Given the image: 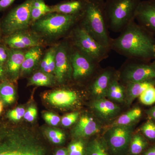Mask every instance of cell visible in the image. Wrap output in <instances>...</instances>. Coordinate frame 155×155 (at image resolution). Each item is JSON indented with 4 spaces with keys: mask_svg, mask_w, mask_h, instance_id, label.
Masks as SVG:
<instances>
[{
    "mask_svg": "<svg viewBox=\"0 0 155 155\" xmlns=\"http://www.w3.org/2000/svg\"><path fill=\"white\" fill-rule=\"evenodd\" d=\"M110 49L128 60L150 62L155 59L154 36L134 20L115 38Z\"/></svg>",
    "mask_w": 155,
    "mask_h": 155,
    "instance_id": "obj_1",
    "label": "cell"
},
{
    "mask_svg": "<svg viewBox=\"0 0 155 155\" xmlns=\"http://www.w3.org/2000/svg\"><path fill=\"white\" fill-rule=\"evenodd\" d=\"M0 155H45V150L30 132L8 129L0 130Z\"/></svg>",
    "mask_w": 155,
    "mask_h": 155,
    "instance_id": "obj_2",
    "label": "cell"
},
{
    "mask_svg": "<svg viewBox=\"0 0 155 155\" xmlns=\"http://www.w3.org/2000/svg\"><path fill=\"white\" fill-rule=\"evenodd\" d=\"M79 24L99 43L111 51V38L106 21L105 0H87Z\"/></svg>",
    "mask_w": 155,
    "mask_h": 155,
    "instance_id": "obj_3",
    "label": "cell"
},
{
    "mask_svg": "<svg viewBox=\"0 0 155 155\" xmlns=\"http://www.w3.org/2000/svg\"><path fill=\"white\" fill-rule=\"evenodd\" d=\"M141 0H105V11L108 29L121 32L135 20Z\"/></svg>",
    "mask_w": 155,
    "mask_h": 155,
    "instance_id": "obj_4",
    "label": "cell"
},
{
    "mask_svg": "<svg viewBox=\"0 0 155 155\" xmlns=\"http://www.w3.org/2000/svg\"><path fill=\"white\" fill-rule=\"evenodd\" d=\"M81 17L51 12L33 22L32 28L37 35L47 38H56L72 31L79 23Z\"/></svg>",
    "mask_w": 155,
    "mask_h": 155,
    "instance_id": "obj_5",
    "label": "cell"
},
{
    "mask_svg": "<svg viewBox=\"0 0 155 155\" xmlns=\"http://www.w3.org/2000/svg\"><path fill=\"white\" fill-rule=\"evenodd\" d=\"M34 0H25L11 9L0 20L3 36L18 31L25 30L32 23L31 11Z\"/></svg>",
    "mask_w": 155,
    "mask_h": 155,
    "instance_id": "obj_6",
    "label": "cell"
},
{
    "mask_svg": "<svg viewBox=\"0 0 155 155\" xmlns=\"http://www.w3.org/2000/svg\"><path fill=\"white\" fill-rule=\"evenodd\" d=\"M72 45L86 55L100 63L109 57L110 50L99 43L79 24L72 31Z\"/></svg>",
    "mask_w": 155,
    "mask_h": 155,
    "instance_id": "obj_7",
    "label": "cell"
},
{
    "mask_svg": "<svg viewBox=\"0 0 155 155\" xmlns=\"http://www.w3.org/2000/svg\"><path fill=\"white\" fill-rule=\"evenodd\" d=\"M118 74L125 84L155 79V64L127 59Z\"/></svg>",
    "mask_w": 155,
    "mask_h": 155,
    "instance_id": "obj_8",
    "label": "cell"
},
{
    "mask_svg": "<svg viewBox=\"0 0 155 155\" xmlns=\"http://www.w3.org/2000/svg\"><path fill=\"white\" fill-rule=\"evenodd\" d=\"M70 61L72 76L75 81L91 76L97 71L100 63L86 55L74 46H70Z\"/></svg>",
    "mask_w": 155,
    "mask_h": 155,
    "instance_id": "obj_9",
    "label": "cell"
},
{
    "mask_svg": "<svg viewBox=\"0 0 155 155\" xmlns=\"http://www.w3.org/2000/svg\"><path fill=\"white\" fill-rule=\"evenodd\" d=\"M2 42L9 48L22 50L26 48L41 46L42 41L35 32L27 29L18 31L3 37Z\"/></svg>",
    "mask_w": 155,
    "mask_h": 155,
    "instance_id": "obj_10",
    "label": "cell"
},
{
    "mask_svg": "<svg viewBox=\"0 0 155 155\" xmlns=\"http://www.w3.org/2000/svg\"><path fill=\"white\" fill-rule=\"evenodd\" d=\"M132 132V125L110 127L107 130L106 136L112 150L116 152L125 151L130 145Z\"/></svg>",
    "mask_w": 155,
    "mask_h": 155,
    "instance_id": "obj_11",
    "label": "cell"
},
{
    "mask_svg": "<svg viewBox=\"0 0 155 155\" xmlns=\"http://www.w3.org/2000/svg\"><path fill=\"white\" fill-rule=\"evenodd\" d=\"M70 45L67 41L63 42L58 47L56 51L54 73L59 83H62L70 73L72 74Z\"/></svg>",
    "mask_w": 155,
    "mask_h": 155,
    "instance_id": "obj_12",
    "label": "cell"
},
{
    "mask_svg": "<svg viewBox=\"0 0 155 155\" xmlns=\"http://www.w3.org/2000/svg\"><path fill=\"white\" fill-rule=\"evenodd\" d=\"M137 23L155 36V0L141 1L137 11Z\"/></svg>",
    "mask_w": 155,
    "mask_h": 155,
    "instance_id": "obj_13",
    "label": "cell"
},
{
    "mask_svg": "<svg viewBox=\"0 0 155 155\" xmlns=\"http://www.w3.org/2000/svg\"><path fill=\"white\" fill-rule=\"evenodd\" d=\"M117 75L110 68H107L96 75L91 86V93L96 99L104 98L111 81Z\"/></svg>",
    "mask_w": 155,
    "mask_h": 155,
    "instance_id": "obj_14",
    "label": "cell"
},
{
    "mask_svg": "<svg viewBox=\"0 0 155 155\" xmlns=\"http://www.w3.org/2000/svg\"><path fill=\"white\" fill-rule=\"evenodd\" d=\"M78 96L73 91L61 90L47 94L45 99L49 104L58 108L71 107L77 102Z\"/></svg>",
    "mask_w": 155,
    "mask_h": 155,
    "instance_id": "obj_15",
    "label": "cell"
},
{
    "mask_svg": "<svg viewBox=\"0 0 155 155\" xmlns=\"http://www.w3.org/2000/svg\"><path fill=\"white\" fill-rule=\"evenodd\" d=\"M100 125L94 118L87 115L81 116L73 130V134L76 137H87L98 133Z\"/></svg>",
    "mask_w": 155,
    "mask_h": 155,
    "instance_id": "obj_16",
    "label": "cell"
},
{
    "mask_svg": "<svg viewBox=\"0 0 155 155\" xmlns=\"http://www.w3.org/2000/svg\"><path fill=\"white\" fill-rule=\"evenodd\" d=\"M87 0H70L51 6V12L67 15H82Z\"/></svg>",
    "mask_w": 155,
    "mask_h": 155,
    "instance_id": "obj_17",
    "label": "cell"
},
{
    "mask_svg": "<svg viewBox=\"0 0 155 155\" xmlns=\"http://www.w3.org/2000/svg\"><path fill=\"white\" fill-rule=\"evenodd\" d=\"M25 54L22 50L9 48L8 57L5 67L6 74H8L13 79H16L19 76Z\"/></svg>",
    "mask_w": 155,
    "mask_h": 155,
    "instance_id": "obj_18",
    "label": "cell"
},
{
    "mask_svg": "<svg viewBox=\"0 0 155 155\" xmlns=\"http://www.w3.org/2000/svg\"><path fill=\"white\" fill-rule=\"evenodd\" d=\"M92 108L98 116L105 119L113 118L120 111L119 106L105 98L96 99L93 103Z\"/></svg>",
    "mask_w": 155,
    "mask_h": 155,
    "instance_id": "obj_19",
    "label": "cell"
},
{
    "mask_svg": "<svg viewBox=\"0 0 155 155\" xmlns=\"http://www.w3.org/2000/svg\"><path fill=\"white\" fill-rule=\"evenodd\" d=\"M125 84L126 102L127 104L130 105L147 89L150 87L155 86V79L140 82H132Z\"/></svg>",
    "mask_w": 155,
    "mask_h": 155,
    "instance_id": "obj_20",
    "label": "cell"
},
{
    "mask_svg": "<svg viewBox=\"0 0 155 155\" xmlns=\"http://www.w3.org/2000/svg\"><path fill=\"white\" fill-rule=\"evenodd\" d=\"M42 55V50L41 46H35L30 48L25 53L21 72H31L39 62Z\"/></svg>",
    "mask_w": 155,
    "mask_h": 155,
    "instance_id": "obj_21",
    "label": "cell"
},
{
    "mask_svg": "<svg viewBox=\"0 0 155 155\" xmlns=\"http://www.w3.org/2000/svg\"><path fill=\"white\" fill-rule=\"evenodd\" d=\"M141 115L142 110L140 108H133L119 116L112 123L110 127L131 125L140 118Z\"/></svg>",
    "mask_w": 155,
    "mask_h": 155,
    "instance_id": "obj_22",
    "label": "cell"
},
{
    "mask_svg": "<svg viewBox=\"0 0 155 155\" xmlns=\"http://www.w3.org/2000/svg\"><path fill=\"white\" fill-rule=\"evenodd\" d=\"M118 75L115 76L108 87L106 96L116 102L123 101L125 96V87L119 81Z\"/></svg>",
    "mask_w": 155,
    "mask_h": 155,
    "instance_id": "obj_23",
    "label": "cell"
},
{
    "mask_svg": "<svg viewBox=\"0 0 155 155\" xmlns=\"http://www.w3.org/2000/svg\"><path fill=\"white\" fill-rule=\"evenodd\" d=\"M51 12V6L47 5L44 0H34L31 11V22L33 23Z\"/></svg>",
    "mask_w": 155,
    "mask_h": 155,
    "instance_id": "obj_24",
    "label": "cell"
},
{
    "mask_svg": "<svg viewBox=\"0 0 155 155\" xmlns=\"http://www.w3.org/2000/svg\"><path fill=\"white\" fill-rule=\"evenodd\" d=\"M57 49V47L51 48L45 55L40 64L41 69L42 72L51 74L54 72Z\"/></svg>",
    "mask_w": 155,
    "mask_h": 155,
    "instance_id": "obj_25",
    "label": "cell"
},
{
    "mask_svg": "<svg viewBox=\"0 0 155 155\" xmlns=\"http://www.w3.org/2000/svg\"><path fill=\"white\" fill-rule=\"evenodd\" d=\"M54 83L53 76L51 74L42 72L35 73L31 78L29 83L31 85L38 86H48Z\"/></svg>",
    "mask_w": 155,
    "mask_h": 155,
    "instance_id": "obj_26",
    "label": "cell"
},
{
    "mask_svg": "<svg viewBox=\"0 0 155 155\" xmlns=\"http://www.w3.org/2000/svg\"><path fill=\"white\" fill-rule=\"evenodd\" d=\"M0 96L5 102L11 104L15 100V91L12 84L5 82L0 84Z\"/></svg>",
    "mask_w": 155,
    "mask_h": 155,
    "instance_id": "obj_27",
    "label": "cell"
},
{
    "mask_svg": "<svg viewBox=\"0 0 155 155\" xmlns=\"http://www.w3.org/2000/svg\"><path fill=\"white\" fill-rule=\"evenodd\" d=\"M85 155H108L104 142L99 139H95L90 143L87 148Z\"/></svg>",
    "mask_w": 155,
    "mask_h": 155,
    "instance_id": "obj_28",
    "label": "cell"
},
{
    "mask_svg": "<svg viewBox=\"0 0 155 155\" xmlns=\"http://www.w3.org/2000/svg\"><path fill=\"white\" fill-rule=\"evenodd\" d=\"M130 152L133 155L141 153L147 145V142L140 134H136L132 137L130 142Z\"/></svg>",
    "mask_w": 155,
    "mask_h": 155,
    "instance_id": "obj_29",
    "label": "cell"
},
{
    "mask_svg": "<svg viewBox=\"0 0 155 155\" xmlns=\"http://www.w3.org/2000/svg\"><path fill=\"white\" fill-rule=\"evenodd\" d=\"M142 104L146 105H151L155 103V87L147 89L139 97Z\"/></svg>",
    "mask_w": 155,
    "mask_h": 155,
    "instance_id": "obj_30",
    "label": "cell"
},
{
    "mask_svg": "<svg viewBox=\"0 0 155 155\" xmlns=\"http://www.w3.org/2000/svg\"><path fill=\"white\" fill-rule=\"evenodd\" d=\"M45 134L53 143L60 144L64 142L65 134L62 130L56 129H48L45 131Z\"/></svg>",
    "mask_w": 155,
    "mask_h": 155,
    "instance_id": "obj_31",
    "label": "cell"
},
{
    "mask_svg": "<svg viewBox=\"0 0 155 155\" xmlns=\"http://www.w3.org/2000/svg\"><path fill=\"white\" fill-rule=\"evenodd\" d=\"M141 130L146 137L150 139H155V124L153 121L148 120L142 125Z\"/></svg>",
    "mask_w": 155,
    "mask_h": 155,
    "instance_id": "obj_32",
    "label": "cell"
},
{
    "mask_svg": "<svg viewBox=\"0 0 155 155\" xmlns=\"http://www.w3.org/2000/svg\"><path fill=\"white\" fill-rule=\"evenodd\" d=\"M69 155H83L84 144L81 140H78L71 143L69 147Z\"/></svg>",
    "mask_w": 155,
    "mask_h": 155,
    "instance_id": "obj_33",
    "label": "cell"
},
{
    "mask_svg": "<svg viewBox=\"0 0 155 155\" xmlns=\"http://www.w3.org/2000/svg\"><path fill=\"white\" fill-rule=\"evenodd\" d=\"M79 115L78 112H73L65 115L61 120L62 125L65 127L71 126L77 121Z\"/></svg>",
    "mask_w": 155,
    "mask_h": 155,
    "instance_id": "obj_34",
    "label": "cell"
},
{
    "mask_svg": "<svg viewBox=\"0 0 155 155\" xmlns=\"http://www.w3.org/2000/svg\"><path fill=\"white\" fill-rule=\"evenodd\" d=\"M25 112L24 108L19 107L9 111L8 114V117L13 121H19L24 117Z\"/></svg>",
    "mask_w": 155,
    "mask_h": 155,
    "instance_id": "obj_35",
    "label": "cell"
},
{
    "mask_svg": "<svg viewBox=\"0 0 155 155\" xmlns=\"http://www.w3.org/2000/svg\"><path fill=\"white\" fill-rule=\"evenodd\" d=\"M43 118L47 123L52 126H56L61 121V118L59 116L50 112L45 113Z\"/></svg>",
    "mask_w": 155,
    "mask_h": 155,
    "instance_id": "obj_36",
    "label": "cell"
},
{
    "mask_svg": "<svg viewBox=\"0 0 155 155\" xmlns=\"http://www.w3.org/2000/svg\"><path fill=\"white\" fill-rule=\"evenodd\" d=\"M9 48L3 42L0 43V65L5 67L8 57Z\"/></svg>",
    "mask_w": 155,
    "mask_h": 155,
    "instance_id": "obj_37",
    "label": "cell"
},
{
    "mask_svg": "<svg viewBox=\"0 0 155 155\" xmlns=\"http://www.w3.org/2000/svg\"><path fill=\"white\" fill-rule=\"evenodd\" d=\"M37 115V110L35 107H30L25 111L24 115V118L29 122H33L36 118Z\"/></svg>",
    "mask_w": 155,
    "mask_h": 155,
    "instance_id": "obj_38",
    "label": "cell"
},
{
    "mask_svg": "<svg viewBox=\"0 0 155 155\" xmlns=\"http://www.w3.org/2000/svg\"><path fill=\"white\" fill-rule=\"evenodd\" d=\"M16 0H0V12L9 8Z\"/></svg>",
    "mask_w": 155,
    "mask_h": 155,
    "instance_id": "obj_39",
    "label": "cell"
},
{
    "mask_svg": "<svg viewBox=\"0 0 155 155\" xmlns=\"http://www.w3.org/2000/svg\"><path fill=\"white\" fill-rule=\"evenodd\" d=\"M6 74V72L5 67L0 65V80L5 78Z\"/></svg>",
    "mask_w": 155,
    "mask_h": 155,
    "instance_id": "obj_40",
    "label": "cell"
},
{
    "mask_svg": "<svg viewBox=\"0 0 155 155\" xmlns=\"http://www.w3.org/2000/svg\"><path fill=\"white\" fill-rule=\"evenodd\" d=\"M147 114L151 118L155 120V106L149 110Z\"/></svg>",
    "mask_w": 155,
    "mask_h": 155,
    "instance_id": "obj_41",
    "label": "cell"
},
{
    "mask_svg": "<svg viewBox=\"0 0 155 155\" xmlns=\"http://www.w3.org/2000/svg\"><path fill=\"white\" fill-rule=\"evenodd\" d=\"M55 155H69L68 152L66 150L64 149L58 150L56 152Z\"/></svg>",
    "mask_w": 155,
    "mask_h": 155,
    "instance_id": "obj_42",
    "label": "cell"
},
{
    "mask_svg": "<svg viewBox=\"0 0 155 155\" xmlns=\"http://www.w3.org/2000/svg\"><path fill=\"white\" fill-rule=\"evenodd\" d=\"M145 155H155V147L149 150L145 153Z\"/></svg>",
    "mask_w": 155,
    "mask_h": 155,
    "instance_id": "obj_43",
    "label": "cell"
},
{
    "mask_svg": "<svg viewBox=\"0 0 155 155\" xmlns=\"http://www.w3.org/2000/svg\"><path fill=\"white\" fill-rule=\"evenodd\" d=\"M3 104L2 101H0V114L3 110Z\"/></svg>",
    "mask_w": 155,
    "mask_h": 155,
    "instance_id": "obj_44",
    "label": "cell"
},
{
    "mask_svg": "<svg viewBox=\"0 0 155 155\" xmlns=\"http://www.w3.org/2000/svg\"><path fill=\"white\" fill-rule=\"evenodd\" d=\"M3 35L2 34V30H1V26H0V43L2 42Z\"/></svg>",
    "mask_w": 155,
    "mask_h": 155,
    "instance_id": "obj_45",
    "label": "cell"
},
{
    "mask_svg": "<svg viewBox=\"0 0 155 155\" xmlns=\"http://www.w3.org/2000/svg\"><path fill=\"white\" fill-rule=\"evenodd\" d=\"M153 63L154 64H155V59L154 60V62H153Z\"/></svg>",
    "mask_w": 155,
    "mask_h": 155,
    "instance_id": "obj_46",
    "label": "cell"
}]
</instances>
